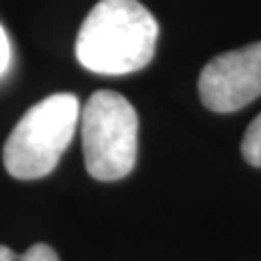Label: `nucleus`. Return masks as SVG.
Wrapping results in <instances>:
<instances>
[{
	"label": "nucleus",
	"mask_w": 261,
	"mask_h": 261,
	"mask_svg": "<svg viewBox=\"0 0 261 261\" xmlns=\"http://www.w3.org/2000/svg\"><path fill=\"white\" fill-rule=\"evenodd\" d=\"M159 24L137 0H100L76 35V59L96 74H130L154 57Z\"/></svg>",
	"instance_id": "f257e3e1"
},
{
	"label": "nucleus",
	"mask_w": 261,
	"mask_h": 261,
	"mask_svg": "<svg viewBox=\"0 0 261 261\" xmlns=\"http://www.w3.org/2000/svg\"><path fill=\"white\" fill-rule=\"evenodd\" d=\"M81 122L74 94H53L24 113L5 142L3 161L13 178L33 181L50 174Z\"/></svg>",
	"instance_id": "f03ea898"
},
{
	"label": "nucleus",
	"mask_w": 261,
	"mask_h": 261,
	"mask_svg": "<svg viewBox=\"0 0 261 261\" xmlns=\"http://www.w3.org/2000/svg\"><path fill=\"white\" fill-rule=\"evenodd\" d=\"M140 120L122 94L100 89L81 109L85 168L98 181H118L137 161Z\"/></svg>",
	"instance_id": "7ed1b4c3"
},
{
	"label": "nucleus",
	"mask_w": 261,
	"mask_h": 261,
	"mask_svg": "<svg viewBox=\"0 0 261 261\" xmlns=\"http://www.w3.org/2000/svg\"><path fill=\"white\" fill-rule=\"evenodd\" d=\"M200 100L216 113H233L261 96V42L218 55L200 72Z\"/></svg>",
	"instance_id": "20e7f679"
},
{
	"label": "nucleus",
	"mask_w": 261,
	"mask_h": 261,
	"mask_svg": "<svg viewBox=\"0 0 261 261\" xmlns=\"http://www.w3.org/2000/svg\"><path fill=\"white\" fill-rule=\"evenodd\" d=\"M242 154L250 166L261 168V113L250 122L242 140Z\"/></svg>",
	"instance_id": "39448f33"
},
{
	"label": "nucleus",
	"mask_w": 261,
	"mask_h": 261,
	"mask_svg": "<svg viewBox=\"0 0 261 261\" xmlns=\"http://www.w3.org/2000/svg\"><path fill=\"white\" fill-rule=\"evenodd\" d=\"M0 261H59V255L48 244H33L22 255H15L11 248L0 244Z\"/></svg>",
	"instance_id": "423d86ee"
},
{
	"label": "nucleus",
	"mask_w": 261,
	"mask_h": 261,
	"mask_svg": "<svg viewBox=\"0 0 261 261\" xmlns=\"http://www.w3.org/2000/svg\"><path fill=\"white\" fill-rule=\"evenodd\" d=\"M9 65H11V42L7 37V31L3 29V24H0V76L7 74Z\"/></svg>",
	"instance_id": "0eeeda50"
}]
</instances>
